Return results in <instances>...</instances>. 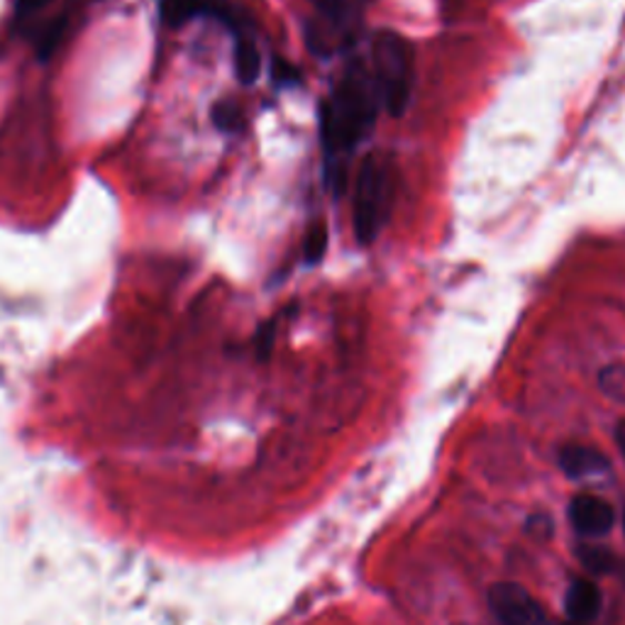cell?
I'll list each match as a JSON object with an SVG mask.
<instances>
[{
  "mask_svg": "<svg viewBox=\"0 0 625 625\" xmlns=\"http://www.w3.org/2000/svg\"><path fill=\"white\" fill-rule=\"evenodd\" d=\"M69 30V20L61 16V18H52L49 22L40 24V28L34 30V49H37V59L49 61L52 54L59 49L61 40H64V34Z\"/></svg>",
  "mask_w": 625,
  "mask_h": 625,
  "instance_id": "obj_10",
  "label": "cell"
},
{
  "mask_svg": "<svg viewBox=\"0 0 625 625\" xmlns=\"http://www.w3.org/2000/svg\"><path fill=\"white\" fill-rule=\"evenodd\" d=\"M623 533H625V511H623Z\"/></svg>",
  "mask_w": 625,
  "mask_h": 625,
  "instance_id": "obj_21",
  "label": "cell"
},
{
  "mask_svg": "<svg viewBox=\"0 0 625 625\" xmlns=\"http://www.w3.org/2000/svg\"><path fill=\"white\" fill-rule=\"evenodd\" d=\"M49 0H16V12L18 18H30L37 10H42Z\"/></svg>",
  "mask_w": 625,
  "mask_h": 625,
  "instance_id": "obj_17",
  "label": "cell"
},
{
  "mask_svg": "<svg viewBox=\"0 0 625 625\" xmlns=\"http://www.w3.org/2000/svg\"><path fill=\"white\" fill-rule=\"evenodd\" d=\"M272 340H274V323H266V327H262V335H260L262 357H266V354H269V347H272Z\"/></svg>",
  "mask_w": 625,
  "mask_h": 625,
  "instance_id": "obj_18",
  "label": "cell"
},
{
  "mask_svg": "<svg viewBox=\"0 0 625 625\" xmlns=\"http://www.w3.org/2000/svg\"><path fill=\"white\" fill-rule=\"evenodd\" d=\"M315 6L330 22L335 24L345 22V0H315Z\"/></svg>",
  "mask_w": 625,
  "mask_h": 625,
  "instance_id": "obj_16",
  "label": "cell"
},
{
  "mask_svg": "<svg viewBox=\"0 0 625 625\" xmlns=\"http://www.w3.org/2000/svg\"><path fill=\"white\" fill-rule=\"evenodd\" d=\"M213 122H215V128L218 130H223V132H235L242 128V110L238 103H230V101H223V103H218L213 108Z\"/></svg>",
  "mask_w": 625,
  "mask_h": 625,
  "instance_id": "obj_14",
  "label": "cell"
},
{
  "mask_svg": "<svg viewBox=\"0 0 625 625\" xmlns=\"http://www.w3.org/2000/svg\"><path fill=\"white\" fill-rule=\"evenodd\" d=\"M327 252V228L323 223H315L303 238V256L309 264H317Z\"/></svg>",
  "mask_w": 625,
  "mask_h": 625,
  "instance_id": "obj_12",
  "label": "cell"
},
{
  "mask_svg": "<svg viewBox=\"0 0 625 625\" xmlns=\"http://www.w3.org/2000/svg\"><path fill=\"white\" fill-rule=\"evenodd\" d=\"M614 437H616V445H618V450H621V455H623V460H625V419H623V421H618V425H616V433H614Z\"/></svg>",
  "mask_w": 625,
  "mask_h": 625,
  "instance_id": "obj_19",
  "label": "cell"
},
{
  "mask_svg": "<svg viewBox=\"0 0 625 625\" xmlns=\"http://www.w3.org/2000/svg\"><path fill=\"white\" fill-rule=\"evenodd\" d=\"M396 193V179L394 169L384 157H370L362 164L357 174V187H354V201H352V225L354 238L360 244H372L379 232L384 230L391 205H394Z\"/></svg>",
  "mask_w": 625,
  "mask_h": 625,
  "instance_id": "obj_2",
  "label": "cell"
},
{
  "mask_svg": "<svg viewBox=\"0 0 625 625\" xmlns=\"http://www.w3.org/2000/svg\"><path fill=\"white\" fill-rule=\"evenodd\" d=\"M235 73L242 85H252L262 73V54L250 37L240 34L235 44Z\"/></svg>",
  "mask_w": 625,
  "mask_h": 625,
  "instance_id": "obj_9",
  "label": "cell"
},
{
  "mask_svg": "<svg viewBox=\"0 0 625 625\" xmlns=\"http://www.w3.org/2000/svg\"><path fill=\"white\" fill-rule=\"evenodd\" d=\"M374 85L379 93V101L384 103L391 115L399 118L406 113L411 93H413V77H415V59L411 44L401 34L384 30L374 40Z\"/></svg>",
  "mask_w": 625,
  "mask_h": 625,
  "instance_id": "obj_3",
  "label": "cell"
},
{
  "mask_svg": "<svg viewBox=\"0 0 625 625\" xmlns=\"http://www.w3.org/2000/svg\"><path fill=\"white\" fill-rule=\"evenodd\" d=\"M272 79L279 83V85H296V83H301V71L296 69V67H291L289 61H284V59H274L272 61Z\"/></svg>",
  "mask_w": 625,
  "mask_h": 625,
  "instance_id": "obj_15",
  "label": "cell"
},
{
  "mask_svg": "<svg viewBox=\"0 0 625 625\" xmlns=\"http://www.w3.org/2000/svg\"><path fill=\"white\" fill-rule=\"evenodd\" d=\"M598 384H602V391L611 399L625 403V364H611L598 376Z\"/></svg>",
  "mask_w": 625,
  "mask_h": 625,
  "instance_id": "obj_13",
  "label": "cell"
},
{
  "mask_svg": "<svg viewBox=\"0 0 625 625\" xmlns=\"http://www.w3.org/2000/svg\"><path fill=\"white\" fill-rule=\"evenodd\" d=\"M565 608L569 621L589 625L602 611V592L589 579H574L565 596Z\"/></svg>",
  "mask_w": 625,
  "mask_h": 625,
  "instance_id": "obj_7",
  "label": "cell"
},
{
  "mask_svg": "<svg viewBox=\"0 0 625 625\" xmlns=\"http://www.w3.org/2000/svg\"><path fill=\"white\" fill-rule=\"evenodd\" d=\"M567 513L574 533H579L584 537H604L616 525V511L611 508L608 501L592 494L574 496L569 501Z\"/></svg>",
  "mask_w": 625,
  "mask_h": 625,
  "instance_id": "obj_5",
  "label": "cell"
},
{
  "mask_svg": "<svg viewBox=\"0 0 625 625\" xmlns=\"http://www.w3.org/2000/svg\"><path fill=\"white\" fill-rule=\"evenodd\" d=\"M565 625H586V623H577V621H569V623H565Z\"/></svg>",
  "mask_w": 625,
  "mask_h": 625,
  "instance_id": "obj_20",
  "label": "cell"
},
{
  "mask_svg": "<svg viewBox=\"0 0 625 625\" xmlns=\"http://www.w3.org/2000/svg\"><path fill=\"white\" fill-rule=\"evenodd\" d=\"M379 105L382 101H379L372 73L360 64H352L337 89L321 105V140L330 169L372 130Z\"/></svg>",
  "mask_w": 625,
  "mask_h": 625,
  "instance_id": "obj_1",
  "label": "cell"
},
{
  "mask_svg": "<svg viewBox=\"0 0 625 625\" xmlns=\"http://www.w3.org/2000/svg\"><path fill=\"white\" fill-rule=\"evenodd\" d=\"M488 606L501 625H545L543 606L516 582L494 584L488 592Z\"/></svg>",
  "mask_w": 625,
  "mask_h": 625,
  "instance_id": "obj_4",
  "label": "cell"
},
{
  "mask_svg": "<svg viewBox=\"0 0 625 625\" xmlns=\"http://www.w3.org/2000/svg\"><path fill=\"white\" fill-rule=\"evenodd\" d=\"M577 555H579V562L582 565L594 572V574H608V572H614L616 569V557L611 550L606 547H598V545H579L577 550Z\"/></svg>",
  "mask_w": 625,
  "mask_h": 625,
  "instance_id": "obj_11",
  "label": "cell"
},
{
  "mask_svg": "<svg viewBox=\"0 0 625 625\" xmlns=\"http://www.w3.org/2000/svg\"><path fill=\"white\" fill-rule=\"evenodd\" d=\"M159 12L171 28H179V24L203 16L228 22L235 30L240 28L238 10H232L225 0H159Z\"/></svg>",
  "mask_w": 625,
  "mask_h": 625,
  "instance_id": "obj_6",
  "label": "cell"
},
{
  "mask_svg": "<svg viewBox=\"0 0 625 625\" xmlns=\"http://www.w3.org/2000/svg\"><path fill=\"white\" fill-rule=\"evenodd\" d=\"M560 467L569 480H586V476H596L608 472L611 462L606 455L592 447H565L560 452Z\"/></svg>",
  "mask_w": 625,
  "mask_h": 625,
  "instance_id": "obj_8",
  "label": "cell"
}]
</instances>
